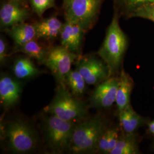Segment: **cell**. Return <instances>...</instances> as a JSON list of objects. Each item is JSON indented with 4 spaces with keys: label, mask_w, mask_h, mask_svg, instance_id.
<instances>
[{
    "label": "cell",
    "mask_w": 154,
    "mask_h": 154,
    "mask_svg": "<svg viewBox=\"0 0 154 154\" xmlns=\"http://www.w3.org/2000/svg\"><path fill=\"white\" fill-rule=\"evenodd\" d=\"M29 16L26 9L20 2L9 0L3 4L0 9V23L1 27L9 29L24 21Z\"/></svg>",
    "instance_id": "obj_10"
},
{
    "label": "cell",
    "mask_w": 154,
    "mask_h": 154,
    "mask_svg": "<svg viewBox=\"0 0 154 154\" xmlns=\"http://www.w3.org/2000/svg\"><path fill=\"white\" fill-rule=\"evenodd\" d=\"M123 4L131 12L138 8L147 4H154V0H121Z\"/></svg>",
    "instance_id": "obj_24"
},
{
    "label": "cell",
    "mask_w": 154,
    "mask_h": 154,
    "mask_svg": "<svg viewBox=\"0 0 154 154\" xmlns=\"http://www.w3.org/2000/svg\"><path fill=\"white\" fill-rule=\"evenodd\" d=\"M22 91L21 83L17 78L4 74L0 77V101L6 109L10 108L18 102Z\"/></svg>",
    "instance_id": "obj_12"
},
{
    "label": "cell",
    "mask_w": 154,
    "mask_h": 154,
    "mask_svg": "<svg viewBox=\"0 0 154 154\" xmlns=\"http://www.w3.org/2000/svg\"><path fill=\"white\" fill-rule=\"evenodd\" d=\"M12 71L14 77L17 79H29L38 75L41 73L31 58L22 57L16 59L12 67Z\"/></svg>",
    "instance_id": "obj_15"
},
{
    "label": "cell",
    "mask_w": 154,
    "mask_h": 154,
    "mask_svg": "<svg viewBox=\"0 0 154 154\" xmlns=\"http://www.w3.org/2000/svg\"><path fill=\"white\" fill-rule=\"evenodd\" d=\"M85 29L78 23L66 19L60 33L61 45L73 53H79Z\"/></svg>",
    "instance_id": "obj_11"
},
{
    "label": "cell",
    "mask_w": 154,
    "mask_h": 154,
    "mask_svg": "<svg viewBox=\"0 0 154 154\" xmlns=\"http://www.w3.org/2000/svg\"><path fill=\"white\" fill-rule=\"evenodd\" d=\"M134 86V82L131 77L122 69L119 75V82L116 100L119 113L130 105V97Z\"/></svg>",
    "instance_id": "obj_13"
},
{
    "label": "cell",
    "mask_w": 154,
    "mask_h": 154,
    "mask_svg": "<svg viewBox=\"0 0 154 154\" xmlns=\"http://www.w3.org/2000/svg\"><path fill=\"white\" fill-rule=\"evenodd\" d=\"M119 76L113 75L97 85L90 99L91 106L96 109L109 108L116 103Z\"/></svg>",
    "instance_id": "obj_9"
},
{
    "label": "cell",
    "mask_w": 154,
    "mask_h": 154,
    "mask_svg": "<svg viewBox=\"0 0 154 154\" xmlns=\"http://www.w3.org/2000/svg\"><path fill=\"white\" fill-rule=\"evenodd\" d=\"M63 23L55 17H51L34 25L37 38L53 39L60 35Z\"/></svg>",
    "instance_id": "obj_14"
},
{
    "label": "cell",
    "mask_w": 154,
    "mask_h": 154,
    "mask_svg": "<svg viewBox=\"0 0 154 154\" xmlns=\"http://www.w3.org/2000/svg\"><path fill=\"white\" fill-rule=\"evenodd\" d=\"M7 57V47L4 39L2 37L0 38V62L2 65L5 61Z\"/></svg>",
    "instance_id": "obj_25"
},
{
    "label": "cell",
    "mask_w": 154,
    "mask_h": 154,
    "mask_svg": "<svg viewBox=\"0 0 154 154\" xmlns=\"http://www.w3.org/2000/svg\"><path fill=\"white\" fill-rule=\"evenodd\" d=\"M149 132L154 135V120L149 123Z\"/></svg>",
    "instance_id": "obj_26"
},
{
    "label": "cell",
    "mask_w": 154,
    "mask_h": 154,
    "mask_svg": "<svg viewBox=\"0 0 154 154\" xmlns=\"http://www.w3.org/2000/svg\"><path fill=\"white\" fill-rule=\"evenodd\" d=\"M77 57V54L61 45L48 50L43 64L51 72L61 86H66V77Z\"/></svg>",
    "instance_id": "obj_7"
},
{
    "label": "cell",
    "mask_w": 154,
    "mask_h": 154,
    "mask_svg": "<svg viewBox=\"0 0 154 154\" xmlns=\"http://www.w3.org/2000/svg\"><path fill=\"white\" fill-rule=\"evenodd\" d=\"M76 69L85 79L87 85H97L110 77L109 67L102 58L88 55L78 60Z\"/></svg>",
    "instance_id": "obj_8"
},
{
    "label": "cell",
    "mask_w": 154,
    "mask_h": 154,
    "mask_svg": "<svg viewBox=\"0 0 154 154\" xmlns=\"http://www.w3.org/2000/svg\"><path fill=\"white\" fill-rule=\"evenodd\" d=\"M131 16L141 17L154 22V4L140 6L131 13Z\"/></svg>",
    "instance_id": "obj_23"
},
{
    "label": "cell",
    "mask_w": 154,
    "mask_h": 154,
    "mask_svg": "<svg viewBox=\"0 0 154 154\" xmlns=\"http://www.w3.org/2000/svg\"><path fill=\"white\" fill-rule=\"evenodd\" d=\"M66 84L72 94L75 97H79L85 93L86 82L81 74L75 69L71 70L66 77Z\"/></svg>",
    "instance_id": "obj_21"
},
{
    "label": "cell",
    "mask_w": 154,
    "mask_h": 154,
    "mask_svg": "<svg viewBox=\"0 0 154 154\" xmlns=\"http://www.w3.org/2000/svg\"><path fill=\"white\" fill-rule=\"evenodd\" d=\"M75 126L73 122L65 121L53 115L45 119V138L53 152L62 154L68 151Z\"/></svg>",
    "instance_id": "obj_5"
},
{
    "label": "cell",
    "mask_w": 154,
    "mask_h": 154,
    "mask_svg": "<svg viewBox=\"0 0 154 154\" xmlns=\"http://www.w3.org/2000/svg\"><path fill=\"white\" fill-rule=\"evenodd\" d=\"M55 0H30L33 11L38 16H42L45 11L55 6Z\"/></svg>",
    "instance_id": "obj_22"
},
{
    "label": "cell",
    "mask_w": 154,
    "mask_h": 154,
    "mask_svg": "<svg viewBox=\"0 0 154 154\" xmlns=\"http://www.w3.org/2000/svg\"><path fill=\"white\" fill-rule=\"evenodd\" d=\"M48 50L39 44L34 39L25 44L18 47L16 52L22 53L29 57L35 60L39 63L43 64Z\"/></svg>",
    "instance_id": "obj_20"
},
{
    "label": "cell",
    "mask_w": 154,
    "mask_h": 154,
    "mask_svg": "<svg viewBox=\"0 0 154 154\" xmlns=\"http://www.w3.org/2000/svg\"><path fill=\"white\" fill-rule=\"evenodd\" d=\"M7 148L16 154H26L33 151L38 143L35 130L27 122L17 120L6 123L2 129Z\"/></svg>",
    "instance_id": "obj_3"
},
{
    "label": "cell",
    "mask_w": 154,
    "mask_h": 154,
    "mask_svg": "<svg viewBox=\"0 0 154 154\" xmlns=\"http://www.w3.org/2000/svg\"><path fill=\"white\" fill-rule=\"evenodd\" d=\"M119 116L122 128L126 134H134L144 122V119L133 109L131 105L119 112Z\"/></svg>",
    "instance_id": "obj_17"
},
{
    "label": "cell",
    "mask_w": 154,
    "mask_h": 154,
    "mask_svg": "<svg viewBox=\"0 0 154 154\" xmlns=\"http://www.w3.org/2000/svg\"><path fill=\"white\" fill-rule=\"evenodd\" d=\"M119 136L120 134L118 128L114 127L107 128L99 138L96 152L102 154H110L116 147Z\"/></svg>",
    "instance_id": "obj_19"
},
{
    "label": "cell",
    "mask_w": 154,
    "mask_h": 154,
    "mask_svg": "<svg viewBox=\"0 0 154 154\" xmlns=\"http://www.w3.org/2000/svg\"><path fill=\"white\" fill-rule=\"evenodd\" d=\"M10 1H17V2H21L22 1H24V0H10Z\"/></svg>",
    "instance_id": "obj_27"
},
{
    "label": "cell",
    "mask_w": 154,
    "mask_h": 154,
    "mask_svg": "<svg viewBox=\"0 0 154 154\" xmlns=\"http://www.w3.org/2000/svg\"><path fill=\"white\" fill-rule=\"evenodd\" d=\"M102 0H63L66 19L79 24L85 30L90 28L97 17Z\"/></svg>",
    "instance_id": "obj_6"
},
{
    "label": "cell",
    "mask_w": 154,
    "mask_h": 154,
    "mask_svg": "<svg viewBox=\"0 0 154 154\" xmlns=\"http://www.w3.org/2000/svg\"><path fill=\"white\" fill-rule=\"evenodd\" d=\"M127 45L126 35L120 27L118 17L115 14L108 27L104 41L98 51L110 70V77L119 72Z\"/></svg>",
    "instance_id": "obj_1"
},
{
    "label": "cell",
    "mask_w": 154,
    "mask_h": 154,
    "mask_svg": "<svg viewBox=\"0 0 154 154\" xmlns=\"http://www.w3.org/2000/svg\"><path fill=\"white\" fill-rule=\"evenodd\" d=\"M8 29V33L17 48L37 38L36 29L34 25H32L22 22Z\"/></svg>",
    "instance_id": "obj_16"
},
{
    "label": "cell",
    "mask_w": 154,
    "mask_h": 154,
    "mask_svg": "<svg viewBox=\"0 0 154 154\" xmlns=\"http://www.w3.org/2000/svg\"><path fill=\"white\" fill-rule=\"evenodd\" d=\"M45 110L50 115L67 121L81 119L88 114L85 103L70 93L66 86H62L58 89L53 100Z\"/></svg>",
    "instance_id": "obj_4"
},
{
    "label": "cell",
    "mask_w": 154,
    "mask_h": 154,
    "mask_svg": "<svg viewBox=\"0 0 154 154\" xmlns=\"http://www.w3.org/2000/svg\"><path fill=\"white\" fill-rule=\"evenodd\" d=\"M137 138L134 134H126L120 135L116 147L110 154H139Z\"/></svg>",
    "instance_id": "obj_18"
},
{
    "label": "cell",
    "mask_w": 154,
    "mask_h": 154,
    "mask_svg": "<svg viewBox=\"0 0 154 154\" xmlns=\"http://www.w3.org/2000/svg\"><path fill=\"white\" fill-rule=\"evenodd\" d=\"M100 116L90 118L74 127L68 151L72 154H87L96 151L99 138L106 129Z\"/></svg>",
    "instance_id": "obj_2"
}]
</instances>
